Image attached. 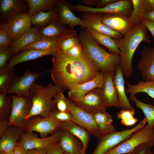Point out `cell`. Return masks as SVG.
I'll list each match as a JSON object with an SVG mask.
<instances>
[{"label": "cell", "mask_w": 154, "mask_h": 154, "mask_svg": "<svg viewBox=\"0 0 154 154\" xmlns=\"http://www.w3.org/2000/svg\"><path fill=\"white\" fill-rule=\"evenodd\" d=\"M49 71L55 84L69 90L91 80L100 72L85 53L80 57H75L60 51L53 56Z\"/></svg>", "instance_id": "obj_1"}, {"label": "cell", "mask_w": 154, "mask_h": 154, "mask_svg": "<svg viewBox=\"0 0 154 154\" xmlns=\"http://www.w3.org/2000/svg\"><path fill=\"white\" fill-rule=\"evenodd\" d=\"M78 39L85 53L99 71L106 75L114 76L120 65V56L109 53L100 46L86 30L80 33Z\"/></svg>", "instance_id": "obj_2"}, {"label": "cell", "mask_w": 154, "mask_h": 154, "mask_svg": "<svg viewBox=\"0 0 154 154\" xmlns=\"http://www.w3.org/2000/svg\"><path fill=\"white\" fill-rule=\"evenodd\" d=\"M147 30L141 21L122 38L115 40L121 52L120 66L123 76L129 78L132 75L133 57L140 43H151Z\"/></svg>", "instance_id": "obj_3"}, {"label": "cell", "mask_w": 154, "mask_h": 154, "mask_svg": "<svg viewBox=\"0 0 154 154\" xmlns=\"http://www.w3.org/2000/svg\"><path fill=\"white\" fill-rule=\"evenodd\" d=\"M64 90L57 84L49 83L44 86L35 83L30 89L29 97L32 102V107L25 119L36 116L49 117L52 112L56 109L52 98L56 94Z\"/></svg>", "instance_id": "obj_4"}, {"label": "cell", "mask_w": 154, "mask_h": 154, "mask_svg": "<svg viewBox=\"0 0 154 154\" xmlns=\"http://www.w3.org/2000/svg\"><path fill=\"white\" fill-rule=\"evenodd\" d=\"M143 145L151 147L154 146V126L145 125L105 154H127Z\"/></svg>", "instance_id": "obj_5"}, {"label": "cell", "mask_w": 154, "mask_h": 154, "mask_svg": "<svg viewBox=\"0 0 154 154\" xmlns=\"http://www.w3.org/2000/svg\"><path fill=\"white\" fill-rule=\"evenodd\" d=\"M147 123L145 117L134 127L120 131H115L98 138L96 149L92 154H105L109 150L118 145L142 128Z\"/></svg>", "instance_id": "obj_6"}, {"label": "cell", "mask_w": 154, "mask_h": 154, "mask_svg": "<svg viewBox=\"0 0 154 154\" xmlns=\"http://www.w3.org/2000/svg\"><path fill=\"white\" fill-rule=\"evenodd\" d=\"M132 5L131 0H120L99 8L90 7L81 4L70 5V8L71 10L76 11L121 15L129 16L131 13Z\"/></svg>", "instance_id": "obj_7"}, {"label": "cell", "mask_w": 154, "mask_h": 154, "mask_svg": "<svg viewBox=\"0 0 154 154\" xmlns=\"http://www.w3.org/2000/svg\"><path fill=\"white\" fill-rule=\"evenodd\" d=\"M11 96L13 104L9 126H16L24 129L27 121L25 118L31 109L32 102L29 97H20L15 94Z\"/></svg>", "instance_id": "obj_8"}, {"label": "cell", "mask_w": 154, "mask_h": 154, "mask_svg": "<svg viewBox=\"0 0 154 154\" xmlns=\"http://www.w3.org/2000/svg\"><path fill=\"white\" fill-rule=\"evenodd\" d=\"M42 39L57 42H60L70 37L77 35L76 31L63 25L57 13L51 21L44 27H40Z\"/></svg>", "instance_id": "obj_9"}, {"label": "cell", "mask_w": 154, "mask_h": 154, "mask_svg": "<svg viewBox=\"0 0 154 154\" xmlns=\"http://www.w3.org/2000/svg\"><path fill=\"white\" fill-rule=\"evenodd\" d=\"M70 99L77 106L92 115L106 110L107 108L104 101L101 88H95L81 97Z\"/></svg>", "instance_id": "obj_10"}, {"label": "cell", "mask_w": 154, "mask_h": 154, "mask_svg": "<svg viewBox=\"0 0 154 154\" xmlns=\"http://www.w3.org/2000/svg\"><path fill=\"white\" fill-rule=\"evenodd\" d=\"M67 100L68 111L72 116V121L84 128L95 137L98 138L102 136L93 115L77 106L69 98Z\"/></svg>", "instance_id": "obj_11"}, {"label": "cell", "mask_w": 154, "mask_h": 154, "mask_svg": "<svg viewBox=\"0 0 154 154\" xmlns=\"http://www.w3.org/2000/svg\"><path fill=\"white\" fill-rule=\"evenodd\" d=\"M59 124L60 122L49 117L36 116L27 120L24 130L25 131L37 132L41 137H45L58 130Z\"/></svg>", "instance_id": "obj_12"}, {"label": "cell", "mask_w": 154, "mask_h": 154, "mask_svg": "<svg viewBox=\"0 0 154 154\" xmlns=\"http://www.w3.org/2000/svg\"><path fill=\"white\" fill-rule=\"evenodd\" d=\"M46 72L35 73L26 70L22 75L15 77L7 94H14L19 97L29 98L30 89L36 80Z\"/></svg>", "instance_id": "obj_13"}, {"label": "cell", "mask_w": 154, "mask_h": 154, "mask_svg": "<svg viewBox=\"0 0 154 154\" xmlns=\"http://www.w3.org/2000/svg\"><path fill=\"white\" fill-rule=\"evenodd\" d=\"M59 130L49 136L40 138L33 132L25 131L22 135L17 145L27 151L34 149H45L52 143L59 141Z\"/></svg>", "instance_id": "obj_14"}, {"label": "cell", "mask_w": 154, "mask_h": 154, "mask_svg": "<svg viewBox=\"0 0 154 154\" xmlns=\"http://www.w3.org/2000/svg\"><path fill=\"white\" fill-rule=\"evenodd\" d=\"M81 19L86 23V27L84 29H90L96 32L119 39L123 37L119 33L112 30L104 24L102 21V14L84 12Z\"/></svg>", "instance_id": "obj_15"}, {"label": "cell", "mask_w": 154, "mask_h": 154, "mask_svg": "<svg viewBox=\"0 0 154 154\" xmlns=\"http://www.w3.org/2000/svg\"><path fill=\"white\" fill-rule=\"evenodd\" d=\"M28 7L25 0H0L1 23H5L16 17L26 13Z\"/></svg>", "instance_id": "obj_16"}, {"label": "cell", "mask_w": 154, "mask_h": 154, "mask_svg": "<svg viewBox=\"0 0 154 154\" xmlns=\"http://www.w3.org/2000/svg\"><path fill=\"white\" fill-rule=\"evenodd\" d=\"M101 14L102 22L123 37L135 26L129 20V16L118 14Z\"/></svg>", "instance_id": "obj_17"}, {"label": "cell", "mask_w": 154, "mask_h": 154, "mask_svg": "<svg viewBox=\"0 0 154 154\" xmlns=\"http://www.w3.org/2000/svg\"><path fill=\"white\" fill-rule=\"evenodd\" d=\"M9 32L14 42L31 28V18L26 12L19 15L5 23H1Z\"/></svg>", "instance_id": "obj_18"}, {"label": "cell", "mask_w": 154, "mask_h": 154, "mask_svg": "<svg viewBox=\"0 0 154 154\" xmlns=\"http://www.w3.org/2000/svg\"><path fill=\"white\" fill-rule=\"evenodd\" d=\"M137 66L143 80H154V47H143Z\"/></svg>", "instance_id": "obj_19"}, {"label": "cell", "mask_w": 154, "mask_h": 154, "mask_svg": "<svg viewBox=\"0 0 154 154\" xmlns=\"http://www.w3.org/2000/svg\"><path fill=\"white\" fill-rule=\"evenodd\" d=\"M106 75L99 72L91 80L82 84L77 85L68 92L69 98L81 97L96 88H102L104 82Z\"/></svg>", "instance_id": "obj_20"}, {"label": "cell", "mask_w": 154, "mask_h": 154, "mask_svg": "<svg viewBox=\"0 0 154 154\" xmlns=\"http://www.w3.org/2000/svg\"><path fill=\"white\" fill-rule=\"evenodd\" d=\"M40 27L35 25L31 27L20 37L14 42L10 47L13 55L23 51L27 47L42 39Z\"/></svg>", "instance_id": "obj_21"}, {"label": "cell", "mask_w": 154, "mask_h": 154, "mask_svg": "<svg viewBox=\"0 0 154 154\" xmlns=\"http://www.w3.org/2000/svg\"><path fill=\"white\" fill-rule=\"evenodd\" d=\"M56 5L59 8L58 15L60 20L63 25H68L69 28L72 29L77 25L81 26L84 28L86 27L85 22L74 14L70 8V5L66 1L57 0Z\"/></svg>", "instance_id": "obj_22"}, {"label": "cell", "mask_w": 154, "mask_h": 154, "mask_svg": "<svg viewBox=\"0 0 154 154\" xmlns=\"http://www.w3.org/2000/svg\"><path fill=\"white\" fill-rule=\"evenodd\" d=\"M25 132L23 129L17 126H9L7 131L0 138V151L7 154L13 150Z\"/></svg>", "instance_id": "obj_23"}, {"label": "cell", "mask_w": 154, "mask_h": 154, "mask_svg": "<svg viewBox=\"0 0 154 154\" xmlns=\"http://www.w3.org/2000/svg\"><path fill=\"white\" fill-rule=\"evenodd\" d=\"M114 76L106 75L102 88L103 98L106 107L120 108L121 106L114 82Z\"/></svg>", "instance_id": "obj_24"}, {"label": "cell", "mask_w": 154, "mask_h": 154, "mask_svg": "<svg viewBox=\"0 0 154 154\" xmlns=\"http://www.w3.org/2000/svg\"><path fill=\"white\" fill-rule=\"evenodd\" d=\"M57 52L53 50H42L34 49H27L19 54L13 55L7 66L14 67L17 64L37 59L46 55H55Z\"/></svg>", "instance_id": "obj_25"}, {"label": "cell", "mask_w": 154, "mask_h": 154, "mask_svg": "<svg viewBox=\"0 0 154 154\" xmlns=\"http://www.w3.org/2000/svg\"><path fill=\"white\" fill-rule=\"evenodd\" d=\"M59 129L68 132L79 139L83 145L82 153L85 154L90 140V133L87 130L72 121L60 122Z\"/></svg>", "instance_id": "obj_26"}, {"label": "cell", "mask_w": 154, "mask_h": 154, "mask_svg": "<svg viewBox=\"0 0 154 154\" xmlns=\"http://www.w3.org/2000/svg\"><path fill=\"white\" fill-rule=\"evenodd\" d=\"M59 143L64 152L68 154H80L83 145L80 141L68 132L59 129Z\"/></svg>", "instance_id": "obj_27"}, {"label": "cell", "mask_w": 154, "mask_h": 154, "mask_svg": "<svg viewBox=\"0 0 154 154\" xmlns=\"http://www.w3.org/2000/svg\"><path fill=\"white\" fill-rule=\"evenodd\" d=\"M114 82L122 109H134L126 95L124 87L125 82L120 66L117 69L114 76Z\"/></svg>", "instance_id": "obj_28"}, {"label": "cell", "mask_w": 154, "mask_h": 154, "mask_svg": "<svg viewBox=\"0 0 154 154\" xmlns=\"http://www.w3.org/2000/svg\"><path fill=\"white\" fill-rule=\"evenodd\" d=\"M93 116L102 135L116 131L112 124V117L106 110L97 112L93 114Z\"/></svg>", "instance_id": "obj_29"}, {"label": "cell", "mask_w": 154, "mask_h": 154, "mask_svg": "<svg viewBox=\"0 0 154 154\" xmlns=\"http://www.w3.org/2000/svg\"><path fill=\"white\" fill-rule=\"evenodd\" d=\"M125 92L129 94L130 96H133L139 93L147 94L153 100L154 103V80H141L134 84H127Z\"/></svg>", "instance_id": "obj_30"}, {"label": "cell", "mask_w": 154, "mask_h": 154, "mask_svg": "<svg viewBox=\"0 0 154 154\" xmlns=\"http://www.w3.org/2000/svg\"><path fill=\"white\" fill-rule=\"evenodd\" d=\"M98 43L106 47L111 53L120 55L121 52L116 41L109 36L96 32L88 29H84Z\"/></svg>", "instance_id": "obj_31"}, {"label": "cell", "mask_w": 154, "mask_h": 154, "mask_svg": "<svg viewBox=\"0 0 154 154\" xmlns=\"http://www.w3.org/2000/svg\"><path fill=\"white\" fill-rule=\"evenodd\" d=\"M28 5V14L31 18L44 10H49L57 6V0H25Z\"/></svg>", "instance_id": "obj_32"}, {"label": "cell", "mask_w": 154, "mask_h": 154, "mask_svg": "<svg viewBox=\"0 0 154 154\" xmlns=\"http://www.w3.org/2000/svg\"><path fill=\"white\" fill-rule=\"evenodd\" d=\"M14 67L7 66L0 69V93L7 94L15 77Z\"/></svg>", "instance_id": "obj_33"}, {"label": "cell", "mask_w": 154, "mask_h": 154, "mask_svg": "<svg viewBox=\"0 0 154 154\" xmlns=\"http://www.w3.org/2000/svg\"><path fill=\"white\" fill-rule=\"evenodd\" d=\"M59 8L55 7L47 12L41 11L32 16L31 18L32 24L44 27L49 24L58 13Z\"/></svg>", "instance_id": "obj_34"}, {"label": "cell", "mask_w": 154, "mask_h": 154, "mask_svg": "<svg viewBox=\"0 0 154 154\" xmlns=\"http://www.w3.org/2000/svg\"><path fill=\"white\" fill-rule=\"evenodd\" d=\"M130 99L140 109L145 116L147 126L150 127L154 126V106L146 104L137 99L135 96H130Z\"/></svg>", "instance_id": "obj_35"}, {"label": "cell", "mask_w": 154, "mask_h": 154, "mask_svg": "<svg viewBox=\"0 0 154 154\" xmlns=\"http://www.w3.org/2000/svg\"><path fill=\"white\" fill-rule=\"evenodd\" d=\"M11 96L0 93V120H8L13 106Z\"/></svg>", "instance_id": "obj_36"}, {"label": "cell", "mask_w": 154, "mask_h": 154, "mask_svg": "<svg viewBox=\"0 0 154 154\" xmlns=\"http://www.w3.org/2000/svg\"><path fill=\"white\" fill-rule=\"evenodd\" d=\"M131 2L133 9L129 18L130 21L135 26L140 23L143 19L145 12L144 0H131Z\"/></svg>", "instance_id": "obj_37"}, {"label": "cell", "mask_w": 154, "mask_h": 154, "mask_svg": "<svg viewBox=\"0 0 154 154\" xmlns=\"http://www.w3.org/2000/svg\"><path fill=\"white\" fill-rule=\"evenodd\" d=\"M135 109L131 110L122 109L116 115L117 118L121 120V124L126 126L135 125L138 118L135 117Z\"/></svg>", "instance_id": "obj_38"}, {"label": "cell", "mask_w": 154, "mask_h": 154, "mask_svg": "<svg viewBox=\"0 0 154 154\" xmlns=\"http://www.w3.org/2000/svg\"><path fill=\"white\" fill-rule=\"evenodd\" d=\"M60 42L41 39L38 41L27 47L23 50L30 48L42 50H53L58 52L59 51Z\"/></svg>", "instance_id": "obj_39"}, {"label": "cell", "mask_w": 154, "mask_h": 154, "mask_svg": "<svg viewBox=\"0 0 154 154\" xmlns=\"http://www.w3.org/2000/svg\"><path fill=\"white\" fill-rule=\"evenodd\" d=\"M14 42L12 38L3 25H0V48L10 47Z\"/></svg>", "instance_id": "obj_40"}, {"label": "cell", "mask_w": 154, "mask_h": 154, "mask_svg": "<svg viewBox=\"0 0 154 154\" xmlns=\"http://www.w3.org/2000/svg\"><path fill=\"white\" fill-rule=\"evenodd\" d=\"M54 97L56 109L62 112L68 111L67 98H65L63 92L56 94Z\"/></svg>", "instance_id": "obj_41"}, {"label": "cell", "mask_w": 154, "mask_h": 154, "mask_svg": "<svg viewBox=\"0 0 154 154\" xmlns=\"http://www.w3.org/2000/svg\"><path fill=\"white\" fill-rule=\"evenodd\" d=\"M80 43L77 35L66 38L59 44V51L65 52L68 49Z\"/></svg>", "instance_id": "obj_42"}, {"label": "cell", "mask_w": 154, "mask_h": 154, "mask_svg": "<svg viewBox=\"0 0 154 154\" xmlns=\"http://www.w3.org/2000/svg\"><path fill=\"white\" fill-rule=\"evenodd\" d=\"M49 117L59 122L72 121V116L68 111H60L56 109L50 115Z\"/></svg>", "instance_id": "obj_43"}, {"label": "cell", "mask_w": 154, "mask_h": 154, "mask_svg": "<svg viewBox=\"0 0 154 154\" xmlns=\"http://www.w3.org/2000/svg\"><path fill=\"white\" fill-rule=\"evenodd\" d=\"M13 56L10 47L0 48V69L5 67Z\"/></svg>", "instance_id": "obj_44"}, {"label": "cell", "mask_w": 154, "mask_h": 154, "mask_svg": "<svg viewBox=\"0 0 154 154\" xmlns=\"http://www.w3.org/2000/svg\"><path fill=\"white\" fill-rule=\"evenodd\" d=\"M64 53L75 57H80L85 54L83 47L80 43L74 46Z\"/></svg>", "instance_id": "obj_45"}, {"label": "cell", "mask_w": 154, "mask_h": 154, "mask_svg": "<svg viewBox=\"0 0 154 154\" xmlns=\"http://www.w3.org/2000/svg\"><path fill=\"white\" fill-rule=\"evenodd\" d=\"M46 154H63L64 151L59 142L52 143L45 148Z\"/></svg>", "instance_id": "obj_46"}, {"label": "cell", "mask_w": 154, "mask_h": 154, "mask_svg": "<svg viewBox=\"0 0 154 154\" xmlns=\"http://www.w3.org/2000/svg\"><path fill=\"white\" fill-rule=\"evenodd\" d=\"M149 146L142 145L137 148L133 152L135 154H154Z\"/></svg>", "instance_id": "obj_47"}, {"label": "cell", "mask_w": 154, "mask_h": 154, "mask_svg": "<svg viewBox=\"0 0 154 154\" xmlns=\"http://www.w3.org/2000/svg\"><path fill=\"white\" fill-rule=\"evenodd\" d=\"M141 21L145 27L150 32L154 38V23L144 19H143Z\"/></svg>", "instance_id": "obj_48"}, {"label": "cell", "mask_w": 154, "mask_h": 154, "mask_svg": "<svg viewBox=\"0 0 154 154\" xmlns=\"http://www.w3.org/2000/svg\"><path fill=\"white\" fill-rule=\"evenodd\" d=\"M9 120H0V137H1L7 130L9 127Z\"/></svg>", "instance_id": "obj_49"}, {"label": "cell", "mask_w": 154, "mask_h": 154, "mask_svg": "<svg viewBox=\"0 0 154 154\" xmlns=\"http://www.w3.org/2000/svg\"><path fill=\"white\" fill-rule=\"evenodd\" d=\"M145 11L154 10V0H144Z\"/></svg>", "instance_id": "obj_50"}, {"label": "cell", "mask_w": 154, "mask_h": 154, "mask_svg": "<svg viewBox=\"0 0 154 154\" xmlns=\"http://www.w3.org/2000/svg\"><path fill=\"white\" fill-rule=\"evenodd\" d=\"M117 0H97L96 8H99L104 7L106 5L114 2Z\"/></svg>", "instance_id": "obj_51"}, {"label": "cell", "mask_w": 154, "mask_h": 154, "mask_svg": "<svg viewBox=\"0 0 154 154\" xmlns=\"http://www.w3.org/2000/svg\"><path fill=\"white\" fill-rule=\"evenodd\" d=\"M143 19L150 20L154 23V10L145 11L144 14Z\"/></svg>", "instance_id": "obj_52"}, {"label": "cell", "mask_w": 154, "mask_h": 154, "mask_svg": "<svg viewBox=\"0 0 154 154\" xmlns=\"http://www.w3.org/2000/svg\"><path fill=\"white\" fill-rule=\"evenodd\" d=\"M14 154H27V151L21 146L17 145L13 149Z\"/></svg>", "instance_id": "obj_53"}, {"label": "cell", "mask_w": 154, "mask_h": 154, "mask_svg": "<svg viewBox=\"0 0 154 154\" xmlns=\"http://www.w3.org/2000/svg\"><path fill=\"white\" fill-rule=\"evenodd\" d=\"M27 154H46L45 149H34L27 150Z\"/></svg>", "instance_id": "obj_54"}, {"label": "cell", "mask_w": 154, "mask_h": 154, "mask_svg": "<svg viewBox=\"0 0 154 154\" xmlns=\"http://www.w3.org/2000/svg\"><path fill=\"white\" fill-rule=\"evenodd\" d=\"M83 2L88 5V7H91V6L97 5V0H82Z\"/></svg>", "instance_id": "obj_55"}, {"label": "cell", "mask_w": 154, "mask_h": 154, "mask_svg": "<svg viewBox=\"0 0 154 154\" xmlns=\"http://www.w3.org/2000/svg\"><path fill=\"white\" fill-rule=\"evenodd\" d=\"M7 154H14L13 150L9 152Z\"/></svg>", "instance_id": "obj_56"}, {"label": "cell", "mask_w": 154, "mask_h": 154, "mask_svg": "<svg viewBox=\"0 0 154 154\" xmlns=\"http://www.w3.org/2000/svg\"><path fill=\"white\" fill-rule=\"evenodd\" d=\"M0 154H6L3 152L0 151Z\"/></svg>", "instance_id": "obj_57"}, {"label": "cell", "mask_w": 154, "mask_h": 154, "mask_svg": "<svg viewBox=\"0 0 154 154\" xmlns=\"http://www.w3.org/2000/svg\"><path fill=\"white\" fill-rule=\"evenodd\" d=\"M127 154H135L134 153V152L133 151L132 152H131V153H129Z\"/></svg>", "instance_id": "obj_58"}, {"label": "cell", "mask_w": 154, "mask_h": 154, "mask_svg": "<svg viewBox=\"0 0 154 154\" xmlns=\"http://www.w3.org/2000/svg\"><path fill=\"white\" fill-rule=\"evenodd\" d=\"M63 154H68L65 152H64Z\"/></svg>", "instance_id": "obj_59"}, {"label": "cell", "mask_w": 154, "mask_h": 154, "mask_svg": "<svg viewBox=\"0 0 154 154\" xmlns=\"http://www.w3.org/2000/svg\"><path fill=\"white\" fill-rule=\"evenodd\" d=\"M80 154H83V153H82Z\"/></svg>", "instance_id": "obj_60"}]
</instances>
